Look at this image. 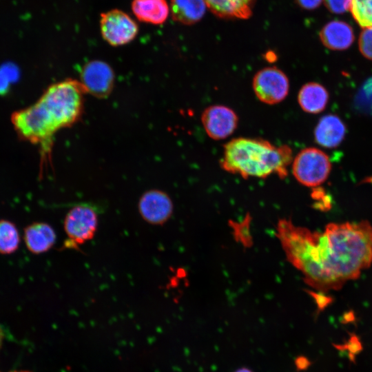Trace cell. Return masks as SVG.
<instances>
[{
    "mask_svg": "<svg viewBox=\"0 0 372 372\" xmlns=\"http://www.w3.org/2000/svg\"><path fill=\"white\" fill-rule=\"evenodd\" d=\"M322 44L332 50H344L354 41V33L347 23L334 20L325 24L320 32Z\"/></svg>",
    "mask_w": 372,
    "mask_h": 372,
    "instance_id": "8fae6325",
    "label": "cell"
},
{
    "mask_svg": "<svg viewBox=\"0 0 372 372\" xmlns=\"http://www.w3.org/2000/svg\"><path fill=\"white\" fill-rule=\"evenodd\" d=\"M7 372H30L28 371H7Z\"/></svg>",
    "mask_w": 372,
    "mask_h": 372,
    "instance_id": "4316f807",
    "label": "cell"
},
{
    "mask_svg": "<svg viewBox=\"0 0 372 372\" xmlns=\"http://www.w3.org/2000/svg\"><path fill=\"white\" fill-rule=\"evenodd\" d=\"M345 134L344 123L339 116L335 114L322 116L314 130L316 143L327 148L338 146L343 141Z\"/></svg>",
    "mask_w": 372,
    "mask_h": 372,
    "instance_id": "7c38bea8",
    "label": "cell"
},
{
    "mask_svg": "<svg viewBox=\"0 0 372 372\" xmlns=\"http://www.w3.org/2000/svg\"><path fill=\"white\" fill-rule=\"evenodd\" d=\"M205 0H170L169 8L173 20L185 25L199 21L206 11Z\"/></svg>",
    "mask_w": 372,
    "mask_h": 372,
    "instance_id": "e0dca14e",
    "label": "cell"
},
{
    "mask_svg": "<svg viewBox=\"0 0 372 372\" xmlns=\"http://www.w3.org/2000/svg\"><path fill=\"white\" fill-rule=\"evenodd\" d=\"M236 372H251V371L250 370L247 369L242 368L240 369H238Z\"/></svg>",
    "mask_w": 372,
    "mask_h": 372,
    "instance_id": "484cf974",
    "label": "cell"
},
{
    "mask_svg": "<svg viewBox=\"0 0 372 372\" xmlns=\"http://www.w3.org/2000/svg\"><path fill=\"white\" fill-rule=\"evenodd\" d=\"M131 8L138 20L152 25L165 23L170 12L167 0H132Z\"/></svg>",
    "mask_w": 372,
    "mask_h": 372,
    "instance_id": "5bb4252c",
    "label": "cell"
},
{
    "mask_svg": "<svg viewBox=\"0 0 372 372\" xmlns=\"http://www.w3.org/2000/svg\"><path fill=\"white\" fill-rule=\"evenodd\" d=\"M68 237L67 247H78L90 240L97 229L98 214L90 205L79 204L72 207L64 219Z\"/></svg>",
    "mask_w": 372,
    "mask_h": 372,
    "instance_id": "5b68a950",
    "label": "cell"
},
{
    "mask_svg": "<svg viewBox=\"0 0 372 372\" xmlns=\"http://www.w3.org/2000/svg\"><path fill=\"white\" fill-rule=\"evenodd\" d=\"M356 101L360 110L372 114V78L363 85Z\"/></svg>",
    "mask_w": 372,
    "mask_h": 372,
    "instance_id": "ffe728a7",
    "label": "cell"
},
{
    "mask_svg": "<svg viewBox=\"0 0 372 372\" xmlns=\"http://www.w3.org/2000/svg\"><path fill=\"white\" fill-rule=\"evenodd\" d=\"M56 233L48 223L36 222L24 229L23 239L28 249L34 254L49 251L56 242Z\"/></svg>",
    "mask_w": 372,
    "mask_h": 372,
    "instance_id": "4fadbf2b",
    "label": "cell"
},
{
    "mask_svg": "<svg viewBox=\"0 0 372 372\" xmlns=\"http://www.w3.org/2000/svg\"><path fill=\"white\" fill-rule=\"evenodd\" d=\"M80 79L85 92L98 98H105L112 90L114 74L107 63L94 60L83 65Z\"/></svg>",
    "mask_w": 372,
    "mask_h": 372,
    "instance_id": "ba28073f",
    "label": "cell"
},
{
    "mask_svg": "<svg viewBox=\"0 0 372 372\" xmlns=\"http://www.w3.org/2000/svg\"><path fill=\"white\" fill-rule=\"evenodd\" d=\"M207 7L222 19H249L256 0H205Z\"/></svg>",
    "mask_w": 372,
    "mask_h": 372,
    "instance_id": "9a60e30c",
    "label": "cell"
},
{
    "mask_svg": "<svg viewBox=\"0 0 372 372\" xmlns=\"http://www.w3.org/2000/svg\"><path fill=\"white\" fill-rule=\"evenodd\" d=\"M99 27L103 39L112 46L132 42L137 36V23L125 12L112 9L101 14Z\"/></svg>",
    "mask_w": 372,
    "mask_h": 372,
    "instance_id": "8992f818",
    "label": "cell"
},
{
    "mask_svg": "<svg viewBox=\"0 0 372 372\" xmlns=\"http://www.w3.org/2000/svg\"><path fill=\"white\" fill-rule=\"evenodd\" d=\"M201 122L207 134L211 138L222 140L236 130L238 117L231 108L223 105H214L203 110Z\"/></svg>",
    "mask_w": 372,
    "mask_h": 372,
    "instance_id": "9c48e42d",
    "label": "cell"
},
{
    "mask_svg": "<svg viewBox=\"0 0 372 372\" xmlns=\"http://www.w3.org/2000/svg\"><path fill=\"white\" fill-rule=\"evenodd\" d=\"M20 244V235L17 226L11 221L0 220V254H11Z\"/></svg>",
    "mask_w": 372,
    "mask_h": 372,
    "instance_id": "ac0fdd59",
    "label": "cell"
},
{
    "mask_svg": "<svg viewBox=\"0 0 372 372\" xmlns=\"http://www.w3.org/2000/svg\"><path fill=\"white\" fill-rule=\"evenodd\" d=\"M309 364V361L304 357H299L296 360V364L297 367L300 370L306 369V367L308 366Z\"/></svg>",
    "mask_w": 372,
    "mask_h": 372,
    "instance_id": "cb8c5ba5",
    "label": "cell"
},
{
    "mask_svg": "<svg viewBox=\"0 0 372 372\" xmlns=\"http://www.w3.org/2000/svg\"><path fill=\"white\" fill-rule=\"evenodd\" d=\"M331 169L329 156L316 147L301 150L292 164L294 177L307 187H316L323 183L328 178Z\"/></svg>",
    "mask_w": 372,
    "mask_h": 372,
    "instance_id": "277c9868",
    "label": "cell"
},
{
    "mask_svg": "<svg viewBox=\"0 0 372 372\" xmlns=\"http://www.w3.org/2000/svg\"><path fill=\"white\" fill-rule=\"evenodd\" d=\"M350 11L361 28L372 27V0H352Z\"/></svg>",
    "mask_w": 372,
    "mask_h": 372,
    "instance_id": "d6986e66",
    "label": "cell"
},
{
    "mask_svg": "<svg viewBox=\"0 0 372 372\" xmlns=\"http://www.w3.org/2000/svg\"><path fill=\"white\" fill-rule=\"evenodd\" d=\"M3 330L0 326V349L1 347V345H2V343H3Z\"/></svg>",
    "mask_w": 372,
    "mask_h": 372,
    "instance_id": "d4e9b609",
    "label": "cell"
},
{
    "mask_svg": "<svg viewBox=\"0 0 372 372\" xmlns=\"http://www.w3.org/2000/svg\"><path fill=\"white\" fill-rule=\"evenodd\" d=\"M358 46L361 54L372 60V27L363 28L359 37Z\"/></svg>",
    "mask_w": 372,
    "mask_h": 372,
    "instance_id": "44dd1931",
    "label": "cell"
},
{
    "mask_svg": "<svg viewBox=\"0 0 372 372\" xmlns=\"http://www.w3.org/2000/svg\"><path fill=\"white\" fill-rule=\"evenodd\" d=\"M329 93L326 88L316 82L304 84L298 94L300 107L307 113L318 114L322 112L328 103Z\"/></svg>",
    "mask_w": 372,
    "mask_h": 372,
    "instance_id": "2e32d148",
    "label": "cell"
},
{
    "mask_svg": "<svg viewBox=\"0 0 372 372\" xmlns=\"http://www.w3.org/2000/svg\"><path fill=\"white\" fill-rule=\"evenodd\" d=\"M296 3L304 10H314L320 6L323 0H295Z\"/></svg>",
    "mask_w": 372,
    "mask_h": 372,
    "instance_id": "603a6c76",
    "label": "cell"
},
{
    "mask_svg": "<svg viewBox=\"0 0 372 372\" xmlns=\"http://www.w3.org/2000/svg\"><path fill=\"white\" fill-rule=\"evenodd\" d=\"M252 87L256 97L262 103L275 105L288 95L289 82L287 75L275 66L258 71L253 78Z\"/></svg>",
    "mask_w": 372,
    "mask_h": 372,
    "instance_id": "52a82bcc",
    "label": "cell"
},
{
    "mask_svg": "<svg viewBox=\"0 0 372 372\" xmlns=\"http://www.w3.org/2000/svg\"><path fill=\"white\" fill-rule=\"evenodd\" d=\"M138 208L141 217L147 223L159 225L166 223L171 217L174 205L165 192L150 189L141 195Z\"/></svg>",
    "mask_w": 372,
    "mask_h": 372,
    "instance_id": "30bf717a",
    "label": "cell"
},
{
    "mask_svg": "<svg viewBox=\"0 0 372 372\" xmlns=\"http://www.w3.org/2000/svg\"><path fill=\"white\" fill-rule=\"evenodd\" d=\"M276 235L306 283L322 292L340 289L372 263V226L366 220L330 223L320 232L281 219Z\"/></svg>",
    "mask_w": 372,
    "mask_h": 372,
    "instance_id": "6da1fadb",
    "label": "cell"
},
{
    "mask_svg": "<svg viewBox=\"0 0 372 372\" xmlns=\"http://www.w3.org/2000/svg\"><path fill=\"white\" fill-rule=\"evenodd\" d=\"M292 157L288 145L277 147L262 138L239 137L224 145L220 165L226 172L244 178H266L273 174L285 178Z\"/></svg>",
    "mask_w": 372,
    "mask_h": 372,
    "instance_id": "3957f363",
    "label": "cell"
},
{
    "mask_svg": "<svg viewBox=\"0 0 372 372\" xmlns=\"http://www.w3.org/2000/svg\"><path fill=\"white\" fill-rule=\"evenodd\" d=\"M352 0H324L325 6L332 13L343 14L350 10Z\"/></svg>",
    "mask_w": 372,
    "mask_h": 372,
    "instance_id": "7402d4cb",
    "label": "cell"
},
{
    "mask_svg": "<svg viewBox=\"0 0 372 372\" xmlns=\"http://www.w3.org/2000/svg\"><path fill=\"white\" fill-rule=\"evenodd\" d=\"M80 82L68 79L50 85L31 105L14 111L10 116L17 135L46 150L53 136L76 123L83 107L85 94Z\"/></svg>",
    "mask_w": 372,
    "mask_h": 372,
    "instance_id": "7a4b0ae2",
    "label": "cell"
}]
</instances>
